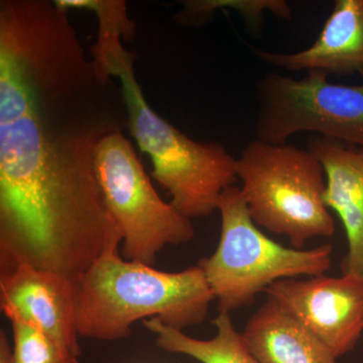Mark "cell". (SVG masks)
Returning a JSON list of instances; mask_svg holds the SVG:
<instances>
[{
	"label": "cell",
	"mask_w": 363,
	"mask_h": 363,
	"mask_svg": "<svg viewBox=\"0 0 363 363\" xmlns=\"http://www.w3.org/2000/svg\"><path fill=\"white\" fill-rule=\"evenodd\" d=\"M121 130L92 98L0 65V274L30 264L77 284L123 243L95 172Z\"/></svg>",
	"instance_id": "cell-1"
},
{
	"label": "cell",
	"mask_w": 363,
	"mask_h": 363,
	"mask_svg": "<svg viewBox=\"0 0 363 363\" xmlns=\"http://www.w3.org/2000/svg\"><path fill=\"white\" fill-rule=\"evenodd\" d=\"M75 289L79 336L99 341L128 338L133 324L152 318L179 330L202 324L216 300L199 264L159 271L124 259L119 247L98 257Z\"/></svg>",
	"instance_id": "cell-2"
},
{
	"label": "cell",
	"mask_w": 363,
	"mask_h": 363,
	"mask_svg": "<svg viewBox=\"0 0 363 363\" xmlns=\"http://www.w3.org/2000/svg\"><path fill=\"white\" fill-rule=\"evenodd\" d=\"M108 76L121 80L128 130L150 157L152 178L168 191L172 206L191 220L218 211L222 193L238 179L235 157L219 143L193 140L152 111L130 52L112 62Z\"/></svg>",
	"instance_id": "cell-3"
},
{
	"label": "cell",
	"mask_w": 363,
	"mask_h": 363,
	"mask_svg": "<svg viewBox=\"0 0 363 363\" xmlns=\"http://www.w3.org/2000/svg\"><path fill=\"white\" fill-rule=\"evenodd\" d=\"M236 175L253 222L288 236L296 250L335 233L324 202V168L309 150L253 140L236 159Z\"/></svg>",
	"instance_id": "cell-4"
},
{
	"label": "cell",
	"mask_w": 363,
	"mask_h": 363,
	"mask_svg": "<svg viewBox=\"0 0 363 363\" xmlns=\"http://www.w3.org/2000/svg\"><path fill=\"white\" fill-rule=\"evenodd\" d=\"M218 211L220 238L216 250L200 260L219 312L247 307L257 295L281 279L323 276L332 264L333 247H286L262 233L253 222L240 188L222 193Z\"/></svg>",
	"instance_id": "cell-5"
},
{
	"label": "cell",
	"mask_w": 363,
	"mask_h": 363,
	"mask_svg": "<svg viewBox=\"0 0 363 363\" xmlns=\"http://www.w3.org/2000/svg\"><path fill=\"white\" fill-rule=\"evenodd\" d=\"M94 164L105 202L123 234L124 259L152 267L164 247L194 238L191 219L160 197L123 131L98 143Z\"/></svg>",
	"instance_id": "cell-6"
},
{
	"label": "cell",
	"mask_w": 363,
	"mask_h": 363,
	"mask_svg": "<svg viewBox=\"0 0 363 363\" xmlns=\"http://www.w3.org/2000/svg\"><path fill=\"white\" fill-rule=\"evenodd\" d=\"M327 74L308 72L303 79L277 73L255 85V140L286 145L300 133L363 147V84L329 82Z\"/></svg>",
	"instance_id": "cell-7"
},
{
	"label": "cell",
	"mask_w": 363,
	"mask_h": 363,
	"mask_svg": "<svg viewBox=\"0 0 363 363\" xmlns=\"http://www.w3.org/2000/svg\"><path fill=\"white\" fill-rule=\"evenodd\" d=\"M267 297L295 318L339 358L354 350L363 333V279L318 276L281 279Z\"/></svg>",
	"instance_id": "cell-8"
},
{
	"label": "cell",
	"mask_w": 363,
	"mask_h": 363,
	"mask_svg": "<svg viewBox=\"0 0 363 363\" xmlns=\"http://www.w3.org/2000/svg\"><path fill=\"white\" fill-rule=\"evenodd\" d=\"M75 284L57 272L20 264L0 274V308L80 357Z\"/></svg>",
	"instance_id": "cell-9"
},
{
	"label": "cell",
	"mask_w": 363,
	"mask_h": 363,
	"mask_svg": "<svg viewBox=\"0 0 363 363\" xmlns=\"http://www.w3.org/2000/svg\"><path fill=\"white\" fill-rule=\"evenodd\" d=\"M252 51L260 61L284 70L363 76V0H336L317 40L303 51Z\"/></svg>",
	"instance_id": "cell-10"
},
{
	"label": "cell",
	"mask_w": 363,
	"mask_h": 363,
	"mask_svg": "<svg viewBox=\"0 0 363 363\" xmlns=\"http://www.w3.org/2000/svg\"><path fill=\"white\" fill-rule=\"evenodd\" d=\"M308 150L324 168L325 204L337 213L345 230L348 250L341 272L363 279V150L346 149L342 143L319 135L310 138Z\"/></svg>",
	"instance_id": "cell-11"
},
{
	"label": "cell",
	"mask_w": 363,
	"mask_h": 363,
	"mask_svg": "<svg viewBox=\"0 0 363 363\" xmlns=\"http://www.w3.org/2000/svg\"><path fill=\"white\" fill-rule=\"evenodd\" d=\"M241 334L259 363H338L325 344L269 297Z\"/></svg>",
	"instance_id": "cell-12"
},
{
	"label": "cell",
	"mask_w": 363,
	"mask_h": 363,
	"mask_svg": "<svg viewBox=\"0 0 363 363\" xmlns=\"http://www.w3.org/2000/svg\"><path fill=\"white\" fill-rule=\"evenodd\" d=\"M212 324L216 328L214 337L202 340L156 318L143 321L154 334L157 347L166 352L186 355L200 363H259L248 350L242 334L236 330L229 313L219 312Z\"/></svg>",
	"instance_id": "cell-13"
},
{
	"label": "cell",
	"mask_w": 363,
	"mask_h": 363,
	"mask_svg": "<svg viewBox=\"0 0 363 363\" xmlns=\"http://www.w3.org/2000/svg\"><path fill=\"white\" fill-rule=\"evenodd\" d=\"M55 4L62 11L88 9L96 13L99 21V33L93 45V61L104 58L108 52L123 45L121 38L133 37V21L130 20L126 4L121 0H57Z\"/></svg>",
	"instance_id": "cell-14"
},
{
	"label": "cell",
	"mask_w": 363,
	"mask_h": 363,
	"mask_svg": "<svg viewBox=\"0 0 363 363\" xmlns=\"http://www.w3.org/2000/svg\"><path fill=\"white\" fill-rule=\"evenodd\" d=\"M9 321L16 363H80L79 355L30 325L18 319Z\"/></svg>",
	"instance_id": "cell-15"
},
{
	"label": "cell",
	"mask_w": 363,
	"mask_h": 363,
	"mask_svg": "<svg viewBox=\"0 0 363 363\" xmlns=\"http://www.w3.org/2000/svg\"><path fill=\"white\" fill-rule=\"evenodd\" d=\"M227 7L240 11L248 26H257L262 21L264 11L269 9L279 18H291L290 6L281 0H259V1H241V0H210V1H190L186 4L185 11L180 14L182 21L193 23L205 18L208 13H213L215 9Z\"/></svg>",
	"instance_id": "cell-16"
},
{
	"label": "cell",
	"mask_w": 363,
	"mask_h": 363,
	"mask_svg": "<svg viewBox=\"0 0 363 363\" xmlns=\"http://www.w3.org/2000/svg\"><path fill=\"white\" fill-rule=\"evenodd\" d=\"M0 363H16L13 346L4 330H0Z\"/></svg>",
	"instance_id": "cell-17"
}]
</instances>
